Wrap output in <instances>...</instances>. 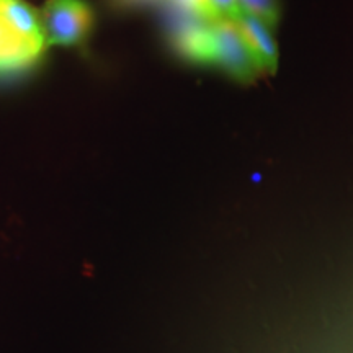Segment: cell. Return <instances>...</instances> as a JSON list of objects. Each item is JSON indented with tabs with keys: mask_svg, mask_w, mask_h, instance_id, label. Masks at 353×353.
<instances>
[{
	"mask_svg": "<svg viewBox=\"0 0 353 353\" xmlns=\"http://www.w3.org/2000/svg\"><path fill=\"white\" fill-rule=\"evenodd\" d=\"M167 19L172 48L185 61L198 65L216 64V41L211 21L180 10L170 3L167 6Z\"/></svg>",
	"mask_w": 353,
	"mask_h": 353,
	"instance_id": "cell-1",
	"label": "cell"
},
{
	"mask_svg": "<svg viewBox=\"0 0 353 353\" xmlns=\"http://www.w3.org/2000/svg\"><path fill=\"white\" fill-rule=\"evenodd\" d=\"M46 46H74L92 28V10L83 0H48L39 12Z\"/></svg>",
	"mask_w": 353,
	"mask_h": 353,
	"instance_id": "cell-2",
	"label": "cell"
},
{
	"mask_svg": "<svg viewBox=\"0 0 353 353\" xmlns=\"http://www.w3.org/2000/svg\"><path fill=\"white\" fill-rule=\"evenodd\" d=\"M213 32L216 41V64L236 81H254L259 69L247 50L236 21L219 19L213 23Z\"/></svg>",
	"mask_w": 353,
	"mask_h": 353,
	"instance_id": "cell-3",
	"label": "cell"
},
{
	"mask_svg": "<svg viewBox=\"0 0 353 353\" xmlns=\"http://www.w3.org/2000/svg\"><path fill=\"white\" fill-rule=\"evenodd\" d=\"M236 21L244 43L252 56L259 72H275L278 64V48L272 37V28L254 17L242 13Z\"/></svg>",
	"mask_w": 353,
	"mask_h": 353,
	"instance_id": "cell-4",
	"label": "cell"
},
{
	"mask_svg": "<svg viewBox=\"0 0 353 353\" xmlns=\"http://www.w3.org/2000/svg\"><path fill=\"white\" fill-rule=\"evenodd\" d=\"M41 52V48L34 46L28 38L0 17V72L23 69L33 64Z\"/></svg>",
	"mask_w": 353,
	"mask_h": 353,
	"instance_id": "cell-5",
	"label": "cell"
},
{
	"mask_svg": "<svg viewBox=\"0 0 353 353\" xmlns=\"http://www.w3.org/2000/svg\"><path fill=\"white\" fill-rule=\"evenodd\" d=\"M0 17L7 20L13 28L19 30L34 46L46 48L41 15L23 0H0Z\"/></svg>",
	"mask_w": 353,
	"mask_h": 353,
	"instance_id": "cell-6",
	"label": "cell"
},
{
	"mask_svg": "<svg viewBox=\"0 0 353 353\" xmlns=\"http://www.w3.org/2000/svg\"><path fill=\"white\" fill-rule=\"evenodd\" d=\"M242 12L254 17L270 28H275L280 20V6L278 0H237Z\"/></svg>",
	"mask_w": 353,
	"mask_h": 353,
	"instance_id": "cell-7",
	"label": "cell"
},
{
	"mask_svg": "<svg viewBox=\"0 0 353 353\" xmlns=\"http://www.w3.org/2000/svg\"><path fill=\"white\" fill-rule=\"evenodd\" d=\"M167 2H169L170 6L180 8V10L200 17V19L206 21H211V23L223 19L221 13L218 12V8L214 7V3L211 2V0H167Z\"/></svg>",
	"mask_w": 353,
	"mask_h": 353,
	"instance_id": "cell-8",
	"label": "cell"
},
{
	"mask_svg": "<svg viewBox=\"0 0 353 353\" xmlns=\"http://www.w3.org/2000/svg\"><path fill=\"white\" fill-rule=\"evenodd\" d=\"M211 2H213L214 7L218 8V12L221 13L223 19L236 20L244 13L237 0H211Z\"/></svg>",
	"mask_w": 353,
	"mask_h": 353,
	"instance_id": "cell-9",
	"label": "cell"
},
{
	"mask_svg": "<svg viewBox=\"0 0 353 353\" xmlns=\"http://www.w3.org/2000/svg\"><path fill=\"white\" fill-rule=\"evenodd\" d=\"M159 0H113V3L120 8H138L144 6H151Z\"/></svg>",
	"mask_w": 353,
	"mask_h": 353,
	"instance_id": "cell-10",
	"label": "cell"
}]
</instances>
